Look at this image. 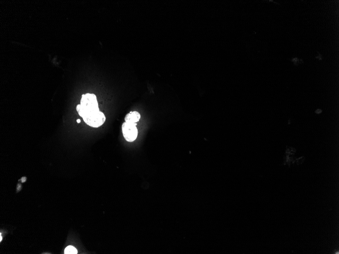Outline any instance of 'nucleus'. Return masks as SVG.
<instances>
[{"label":"nucleus","mask_w":339,"mask_h":254,"mask_svg":"<svg viewBox=\"0 0 339 254\" xmlns=\"http://www.w3.org/2000/svg\"><path fill=\"white\" fill-rule=\"evenodd\" d=\"M137 124H129L124 122L122 125L123 136L125 140L129 142H133L138 137Z\"/></svg>","instance_id":"2"},{"label":"nucleus","mask_w":339,"mask_h":254,"mask_svg":"<svg viewBox=\"0 0 339 254\" xmlns=\"http://www.w3.org/2000/svg\"><path fill=\"white\" fill-rule=\"evenodd\" d=\"M76 110L84 122L92 127H101L106 121L104 113L100 111L96 95L91 93L83 94L80 104Z\"/></svg>","instance_id":"1"},{"label":"nucleus","mask_w":339,"mask_h":254,"mask_svg":"<svg viewBox=\"0 0 339 254\" xmlns=\"http://www.w3.org/2000/svg\"><path fill=\"white\" fill-rule=\"evenodd\" d=\"M0 237H1V239H0V241H1V242L2 240V237L1 233L0 234Z\"/></svg>","instance_id":"6"},{"label":"nucleus","mask_w":339,"mask_h":254,"mask_svg":"<svg viewBox=\"0 0 339 254\" xmlns=\"http://www.w3.org/2000/svg\"><path fill=\"white\" fill-rule=\"evenodd\" d=\"M141 115L137 111L129 112L125 117V122L129 124H137L140 120Z\"/></svg>","instance_id":"3"},{"label":"nucleus","mask_w":339,"mask_h":254,"mask_svg":"<svg viewBox=\"0 0 339 254\" xmlns=\"http://www.w3.org/2000/svg\"><path fill=\"white\" fill-rule=\"evenodd\" d=\"M78 253L77 249L72 246H69L65 249L64 254H77Z\"/></svg>","instance_id":"4"},{"label":"nucleus","mask_w":339,"mask_h":254,"mask_svg":"<svg viewBox=\"0 0 339 254\" xmlns=\"http://www.w3.org/2000/svg\"><path fill=\"white\" fill-rule=\"evenodd\" d=\"M77 122L78 123H79L81 122V120H80V119H77Z\"/></svg>","instance_id":"5"}]
</instances>
